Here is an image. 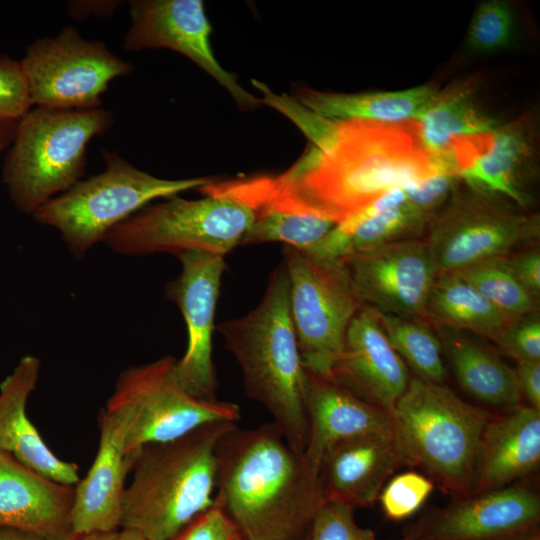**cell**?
<instances>
[{"label":"cell","instance_id":"cell-15","mask_svg":"<svg viewBox=\"0 0 540 540\" xmlns=\"http://www.w3.org/2000/svg\"><path fill=\"white\" fill-rule=\"evenodd\" d=\"M182 270L165 286V296L180 309L187 326V348L175 362L180 385L191 395L216 399L217 377L212 359V335L224 256L205 251L177 255Z\"/></svg>","mask_w":540,"mask_h":540},{"label":"cell","instance_id":"cell-41","mask_svg":"<svg viewBox=\"0 0 540 540\" xmlns=\"http://www.w3.org/2000/svg\"><path fill=\"white\" fill-rule=\"evenodd\" d=\"M123 4L122 0H73L66 3V9L72 19L83 21L90 17L111 16Z\"/></svg>","mask_w":540,"mask_h":540},{"label":"cell","instance_id":"cell-8","mask_svg":"<svg viewBox=\"0 0 540 540\" xmlns=\"http://www.w3.org/2000/svg\"><path fill=\"white\" fill-rule=\"evenodd\" d=\"M253 219L244 203L208 194L189 200L173 195L147 205L111 229L103 242L114 252L136 256L205 251L225 256L239 245Z\"/></svg>","mask_w":540,"mask_h":540},{"label":"cell","instance_id":"cell-43","mask_svg":"<svg viewBox=\"0 0 540 540\" xmlns=\"http://www.w3.org/2000/svg\"><path fill=\"white\" fill-rule=\"evenodd\" d=\"M0 540H46L41 537L10 528L0 527Z\"/></svg>","mask_w":540,"mask_h":540},{"label":"cell","instance_id":"cell-13","mask_svg":"<svg viewBox=\"0 0 540 540\" xmlns=\"http://www.w3.org/2000/svg\"><path fill=\"white\" fill-rule=\"evenodd\" d=\"M535 127V116L527 113L488 134L454 141L446 148L454 174L474 190L529 210L538 174Z\"/></svg>","mask_w":540,"mask_h":540},{"label":"cell","instance_id":"cell-17","mask_svg":"<svg viewBox=\"0 0 540 540\" xmlns=\"http://www.w3.org/2000/svg\"><path fill=\"white\" fill-rule=\"evenodd\" d=\"M199 190L203 195L231 197L252 210V222L239 243L242 246L282 242L309 252L338 224L296 193L279 175L214 180Z\"/></svg>","mask_w":540,"mask_h":540},{"label":"cell","instance_id":"cell-39","mask_svg":"<svg viewBox=\"0 0 540 540\" xmlns=\"http://www.w3.org/2000/svg\"><path fill=\"white\" fill-rule=\"evenodd\" d=\"M505 260L525 289L536 299L540 296V250L538 246H531L515 251Z\"/></svg>","mask_w":540,"mask_h":540},{"label":"cell","instance_id":"cell-31","mask_svg":"<svg viewBox=\"0 0 540 540\" xmlns=\"http://www.w3.org/2000/svg\"><path fill=\"white\" fill-rule=\"evenodd\" d=\"M376 314L391 345L417 378L443 383L446 377L444 353L434 326L420 316Z\"/></svg>","mask_w":540,"mask_h":540},{"label":"cell","instance_id":"cell-14","mask_svg":"<svg viewBox=\"0 0 540 540\" xmlns=\"http://www.w3.org/2000/svg\"><path fill=\"white\" fill-rule=\"evenodd\" d=\"M341 261L361 306L383 314L424 317L439 275L424 237L382 244Z\"/></svg>","mask_w":540,"mask_h":540},{"label":"cell","instance_id":"cell-5","mask_svg":"<svg viewBox=\"0 0 540 540\" xmlns=\"http://www.w3.org/2000/svg\"><path fill=\"white\" fill-rule=\"evenodd\" d=\"M403 464L417 466L447 491L473 495L483 431L492 417L443 383L411 378L390 412Z\"/></svg>","mask_w":540,"mask_h":540},{"label":"cell","instance_id":"cell-6","mask_svg":"<svg viewBox=\"0 0 540 540\" xmlns=\"http://www.w3.org/2000/svg\"><path fill=\"white\" fill-rule=\"evenodd\" d=\"M113 123L112 113L102 107L31 108L18 120L2 170L14 206L33 215L80 181L88 143L106 133Z\"/></svg>","mask_w":540,"mask_h":540},{"label":"cell","instance_id":"cell-47","mask_svg":"<svg viewBox=\"0 0 540 540\" xmlns=\"http://www.w3.org/2000/svg\"><path fill=\"white\" fill-rule=\"evenodd\" d=\"M234 540H243V539L240 538L239 535H238ZM298 540H308V534L305 537H303L301 539H298Z\"/></svg>","mask_w":540,"mask_h":540},{"label":"cell","instance_id":"cell-46","mask_svg":"<svg viewBox=\"0 0 540 540\" xmlns=\"http://www.w3.org/2000/svg\"><path fill=\"white\" fill-rule=\"evenodd\" d=\"M519 540H539V536L534 534V535H531V536H528V537L521 538Z\"/></svg>","mask_w":540,"mask_h":540},{"label":"cell","instance_id":"cell-40","mask_svg":"<svg viewBox=\"0 0 540 540\" xmlns=\"http://www.w3.org/2000/svg\"><path fill=\"white\" fill-rule=\"evenodd\" d=\"M514 371L521 398L540 411V361H517Z\"/></svg>","mask_w":540,"mask_h":540},{"label":"cell","instance_id":"cell-24","mask_svg":"<svg viewBox=\"0 0 540 540\" xmlns=\"http://www.w3.org/2000/svg\"><path fill=\"white\" fill-rule=\"evenodd\" d=\"M306 372L308 436L304 453L318 469L323 456L339 442L369 434H393L389 412L330 379Z\"/></svg>","mask_w":540,"mask_h":540},{"label":"cell","instance_id":"cell-29","mask_svg":"<svg viewBox=\"0 0 540 540\" xmlns=\"http://www.w3.org/2000/svg\"><path fill=\"white\" fill-rule=\"evenodd\" d=\"M500 124L480 107L471 86L466 84L439 92L426 112L414 122L417 140L428 157L458 139L488 134Z\"/></svg>","mask_w":540,"mask_h":540},{"label":"cell","instance_id":"cell-35","mask_svg":"<svg viewBox=\"0 0 540 540\" xmlns=\"http://www.w3.org/2000/svg\"><path fill=\"white\" fill-rule=\"evenodd\" d=\"M353 507L325 501L311 523L308 540H377L375 533L355 520Z\"/></svg>","mask_w":540,"mask_h":540},{"label":"cell","instance_id":"cell-20","mask_svg":"<svg viewBox=\"0 0 540 540\" xmlns=\"http://www.w3.org/2000/svg\"><path fill=\"white\" fill-rule=\"evenodd\" d=\"M133 455L126 453V424L104 407L99 414V444L84 478L75 485L73 535L110 533L120 529L126 477Z\"/></svg>","mask_w":540,"mask_h":540},{"label":"cell","instance_id":"cell-9","mask_svg":"<svg viewBox=\"0 0 540 540\" xmlns=\"http://www.w3.org/2000/svg\"><path fill=\"white\" fill-rule=\"evenodd\" d=\"M175 362L167 355L129 366L117 377L105 407L125 420L127 455L148 444L174 440L207 423H237L240 419L237 404L188 393L177 380Z\"/></svg>","mask_w":540,"mask_h":540},{"label":"cell","instance_id":"cell-30","mask_svg":"<svg viewBox=\"0 0 540 540\" xmlns=\"http://www.w3.org/2000/svg\"><path fill=\"white\" fill-rule=\"evenodd\" d=\"M424 318L435 327L463 331L492 341L509 322L455 272L438 275L426 303Z\"/></svg>","mask_w":540,"mask_h":540},{"label":"cell","instance_id":"cell-16","mask_svg":"<svg viewBox=\"0 0 540 540\" xmlns=\"http://www.w3.org/2000/svg\"><path fill=\"white\" fill-rule=\"evenodd\" d=\"M131 24L124 35L127 51L167 48L177 51L213 77L244 110L261 100L244 90L217 61L211 48V24L201 0L129 1Z\"/></svg>","mask_w":540,"mask_h":540},{"label":"cell","instance_id":"cell-26","mask_svg":"<svg viewBox=\"0 0 540 540\" xmlns=\"http://www.w3.org/2000/svg\"><path fill=\"white\" fill-rule=\"evenodd\" d=\"M540 464V411L517 406L491 417L481 439L475 493L504 487Z\"/></svg>","mask_w":540,"mask_h":540},{"label":"cell","instance_id":"cell-42","mask_svg":"<svg viewBox=\"0 0 540 540\" xmlns=\"http://www.w3.org/2000/svg\"><path fill=\"white\" fill-rule=\"evenodd\" d=\"M18 120H0V156L11 146L17 129Z\"/></svg>","mask_w":540,"mask_h":540},{"label":"cell","instance_id":"cell-25","mask_svg":"<svg viewBox=\"0 0 540 540\" xmlns=\"http://www.w3.org/2000/svg\"><path fill=\"white\" fill-rule=\"evenodd\" d=\"M39 372V358L25 355L0 384V451L53 480L76 485L80 480L77 464L50 450L26 412Z\"/></svg>","mask_w":540,"mask_h":540},{"label":"cell","instance_id":"cell-23","mask_svg":"<svg viewBox=\"0 0 540 540\" xmlns=\"http://www.w3.org/2000/svg\"><path fill=\"white\" fill-rule=\"evenodd\" d=\"M435 215L415 205L405 185L393 188L338 223L312 256L342 260L382 244L425 237Z\"/></svg>","mask_w":540,"mask_h":540},{"label":"cell","instance_id":"cell-33","mask_svg":"<svg viewBox=\"0 0 540 540\" xmlns=\"http://www.w3.org/2000/svg\"><path fill=\"white\" fill-rule=\"evenodd\" d=\"M513 32L510 5L504 0H487L473 14L467 31V46L477 53L494 52L511 43Z\"/></svg>","mask_w":540,"mask_h":540},{"label":"cell","instance_id":"cell-38","mask_svg":"<svg viewBox=\"0 0 540 540\" xmlns=\"http://www.w3.org/2000/svg\"><path fill=\"white\" fill-rule=\"evenodd\" d=\"M237 536L232 522L213 505L171 540H234Z\"/></svg>","mask_w":540,"mask_h":540},{"label":"cell","instance_id":"cell-45","mask_svg":"<svg viewBox=\"0 0 540 540\" xmlns=\"http://www.w3.org/2000/svg\"><path fill=\"white\" fill-rule=\"evenodd\" d=\"M113 540H147L140 534L127 529H119L116 531Z\"/></svg>","mask_w":540,"mask_h":540},{"label":"cell","instance_id":"cell-22","mask_svg":"<svg viewBox=\"0 0 540 540\" xmlns=\"http://www.w3.org/2000/svg\"><path fill=\"white\" fill-rule=\"evenodd\" d=\"M401 465L393 434H369L339 442L319 463L324 499L353 508L369 506Z\"/></svg>","mask_w":540,"mask_h":540},{"label":"cell","instance_id":"cell-36","mask_svg":"<svg viewBox=\"0 0 540 540\" xmlns=\"http://www.w3.org/2000/svg\"><path fill=\"white\" fill-rule=\"evenodd\" d=\"M493 341L516 362L540 361L538 310L507 322Z\"/></svg>","mask_w":540,"mask_h":540},{"label":"cell","instance_id":"cell-44","mask_svg":"<svg viewBox=\"0 0 540 540\" xmlns=\"http://www.w3.org/2000/svg\"><path fill=\"white\" fill-rule=\"evenodd\" d=\"M118 531V530H117ZM115 532L73 535L69 540H113Z\"/></svg>","mask_w":540,"mask_h":540},{"label":"cell","instance_id":"cell-3","mask_svg":"<svg viewBox=\"0 0 540 540\" xmlns=\"http://www.w3.org/2000/svg\"><path fill=\"white\" fill-rule=\"evenodd\" d=\"M216 329L241 368L245 394L270 413L292 448L304 452L307 372L291 320L283 263L271 273L264 296L254 309L217 324Z\"/></svg>","mask_w":540,"mask_h":540},{"label":"cell","instance_id":"cell-7","mask_svg":"<svg viewBox=\"0 0 540 540\" xmlns=\"http://www.w3.org/2000/svg\"><path fill=\"white\" fill-rule=\"evenodd\" d=\"M105 169L53 197L34 219L56 229L70 253L82 259L107 233L155 199L200 189L212 177L162 179L137 169L115 152L102 151Z\"/></svg>","mask_w":540,"mask_h":540},{"label":"cell","instance_id":"cell-10","mask_svg":"<svg viewBox=\"0 0 540 540\" xmlns=\"http://www.w3.org/2000/svg\"><path fill=\"white\" fill-rule=\"evenodd\" d=\"M539 235V214L465 185L453 191L424 238L440 275L531 247Z\"/></svg>","mask_w":540,"mask_h":540},{"label":"cell","instance_id":"cell-12","mask_svg":"<svg viewBox=\"0 0 540 540\" xmlns=\"http://www.w3.org/2000/svg\"><path fill=\"white\" fill-rule=\"evenodd\" d=\"M20 63L32 105L66 110L101 107L109 83L133 71L104 42L87 40L70 25L32 42Z\"/></svg>","mask_w":540,"mask_h":540},{"label":"cell","instance_id":"cell-28","mask_svg":"<svg viewBox=\"0 0 540 540\" xmlns=\"http://www.w3.org/2000/svg\"><path fill=\"white\" fill-rule=\"evenodd\" d=\"M436 328L443 353L463 390L489 405L509 409L520 405L514 368L470 333Z\"/></svg>","mask_w":540,"mask_h":540},{"label":"cell","instance_id":"cell-32","mask_svg":"<svg viewBox=\"0 0 540 540\" xmlns=\"http://www.w3.org/2000/svg\"><path fill=\"white\" fill-rule=\"evenodd\" d=\"M508 320L538 310L536 299L518 281L505 256L490 258L455 271Z\"/></svg>","mask_w":540,"mask_h":540},{"label":"cell","instance_id":"cell-11","mask_svg":"<svg viewBox=\"0 0 540 540\" xmlns=\"http://www.w3.org/2000/svg\"><path fill=\"white\" fill-rule=\"evenodd\" d=\"M289 307L306 371L330 378L340 358L346 331L362 307L341 260L314 257L284 245Z\"/></svg>","mask_w":540,"mask_h":540},{"label":"cell","instance_id":"cell-34","mask_svg":"<svg viewBox=\"0 0 540 540\" xmlns=\"http://www.w3.org/2000/svg\"><path fill=\"white\" fill-rule=\"evenodd\" d=\"M434 490L433 480L413 471L390 478L378 498L384 514L403 520L416 513Z\"/></svg>","mask_w":540,"mask_h":540},{"label":"cell","instance_id":"cell-1","mask_svg":"<svg viewBox=\"0 0 540 540\" xmlns=\"http://www.w3.org/2000/svg\"><path fill=\"white\" fill-rule=\"evenodd\" d=\"M301 130L310 147L279 175L337 223L387 191L435 172L414 122L337 121L313 114Z\"/></svg>","mask_w":540,"mask_h":540},{"label":"cell","instance_id":"cell-2","mask_svg":"<svg viewBox=\"0 0 540 540\" xmlns=\"http://www.w3.org/2000/svg\"><path fill=\"white\" fill-rule=\"evenodd\" d=\"M214 505L243 540L305 537L325 502L319 469L279 428L232 426L216 446Z\"/></svg>","mask_w":540,"mask_h":540},{"label":"cell","instance_id":"cell-37","mask_svg":"<svg viewBox=\"0 0 540 540\" xmlns=\"http://www.w3.org/2000/svg\"><path fill=\"white\" fill-rule=\"evenodd\" d=\"M32 106L20 61L0 55V120H19Z\"/></svg>","mask_w":540,"mask_h":540},{"label":"cell","instance_id":"cell-27","mask_svg":"<svg viewBox=\"0 0 540 540\" xmlns=\"http://www.w3.org/2000/svg\"><path fill=\"white\" fill-rule=\"evenodd\" d=\"M291 96L315 114L330 120L382 124L416 122L440 92L432 84L404 90L329 93L298 87Z\"/></svg>","mask_w":540,"mask_h":540},{"label":"cell","instance_id":"cell-4","mask_svg":"<svg viewBox=\"0 0 540 540\" xmlns=\"http://www.w3.org/2000/svg\"><path fill=\"white\" fill-rule=\"evenodd\" d=\"M236 423L211 422L132 453L120 529L147 540H171L214 505L216 446Z\"/></svg>","mask_w":540,"mask_h":540},{"label":"cell","instance_id":"cell-18","mask_svg":"<svg viewBox=\"0 0 540 540\" xmlns=\"http://www.w3.org/2000/svg\"><path fill=\"white\" fill-rule=\"evenodd\" d=\"M539 518L540 498L533 489L504 486L439 510L421 527L419 540L520 539Z\"/></svg>","mask_w":540,"mask_h":540},{"label":"cell","instance_id":"cell-21","mask_svg":"<svg viewBox=\"0 0 540 540\" xmlns=\"http://www.w3.org/2000/svg\"><path fill=\"white\" fill-rule=\"evenodd\" d=\"M75 485L53 480L0 451V527L69 540Z\"/></svg>","mask_w":540,"mask_h":540},{"label":"cell","instance_id":"cell-19","mask_svg":"<svg viewBox=\"0 0 540 540\" xmlns=\"http://www.w3.org/2000/svg\"><path fill=\"white\" fill-rule=\"evenodd\" d=\"M329 379L389 413L406 390L411 379L408 367L374 310L362 306L351 320Z\"/></svg>","mask_w":540,"mask_h":540}]
</instances>
